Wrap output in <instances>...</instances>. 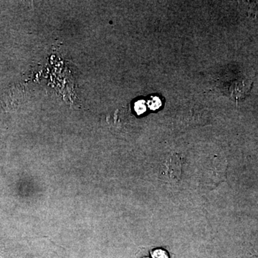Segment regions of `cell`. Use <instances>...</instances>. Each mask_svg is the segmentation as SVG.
Returning a JSON list of instances; mask_svg holds the SVG:
<instances>
[{
  "mask_svg": "<svg viewBox=\"0 0 258 258\" xmlns=\"http://www.w3.org/2000/svg\"><path fill=\"white\" fill-rule=\"evenodd\" d=\"M183 159L174 154L166 159L161 170V178L171 184H177L182 176Z\"/></svg>",
  "mask_w": 258,
  "mask_h": 258,
  "instance_id": "cell-1",
  "label": "cell"
},
{
  "mask_svg": "<svg viewBox=\"0 0 258 258\" xmlns=\"http://www.w3.org/2000/svg\"><path fill=\"white\" fill-rule=\"evenodd\" d=\"M144 258H147V257H144Z\"/></svg>",
  "mask_w": 258,
  "mask_h": 258,
  "instance_id": "cell-4",
  "label": "cell"
},
{
  "mask_svg": "<svg viewBox=\"0 0 258 258\" xmlns=\"http://www.w3.org/2000/svg\"><path fill=\"white\" fill-rule=\"evenodd\" d=\"M212 163L213 164L210 170V177L213 184L217 185L220 184V182L225 181L226 171H227V163L218 157L215 158Z\"/></svg>",
  "mask_w": 258,
  "mask_h": 258,
  "instance_id": "cell-2",
  "label": "cell"
},
{
  "mask_svg": "<svg viewBox=\"0 0 258 258\" xmlns=\"http://www.w3.org/2000/svg\"><path fill=\"white\" fill-rule=\"evenodd\" d=\"M153 258H169L166 251L163 249H157L152 252Z\"/></svg>",
  "mask_w": 258,
  "mask_h": 258,
  "instance_id": "cell-3",
  "label": "cell"
}]
</instances>
